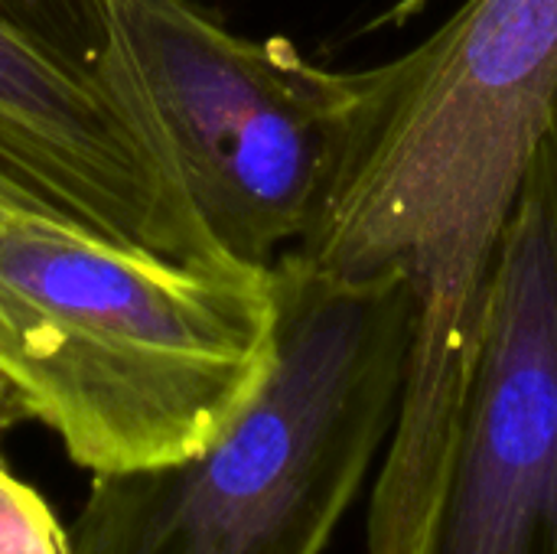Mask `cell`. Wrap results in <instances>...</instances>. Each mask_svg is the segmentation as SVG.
Wrapping results in <instances>:
<instances>
[{"label":"cell","mask_w":557,"mask_h":554,"mask_svg":"<svg viewBox=\"0 0 557 554\" xmlns=\"http://www.w3.org/2000/svg\"><path fill=\"white\" fill-rule=\"evenodd\" d=\"M557 131V0H467L405 56L356 72L326 193L287 251L401 278L414 304L405 392L366 542L398 545L450 441L503 229Z\"/></svg>","instance_id":"obj_1"},{"label":"cell","mask_w":557,"mask_h":554,"mask_svg":"<svg viewBox=\"0 0 557 554\" xmlns=\"http://www.w3.org/2000/svg\"><path fill=\"white\" fill-rule=\"evenodd\" d=\"M274 346V268L166 258L36 212L0 222V382L91 473L209 447Z\"/></svg>","instance_id":"obj_2"},{"label":"cell","mask_w":557,"mask_h":554,"mask_svg":"<svg viewBox=\"0 0 557 554\" xmlns=\"http://www.w3.org/2000/svg\"><path fill=\"white\" fill-rule=\"evenodd\" d=\"M277 346L255 398L199 454L95 473L72 554H323L385 451L411 356L401 278L274 264Z\"/></svg>","instance_id":"obj_3"},{"label":"cell","mask_w":557,"mask_h":554,"mask_svg":"<svg viewBox=\"0 0 557 554\" xmlns=\"http://www.w3.org/2000/svg\"><path fill=\"white\" fill-rule=\"evenodd\" d=\"M150 118L212 245L271 268L307 232L343 150L356 72L251 39L196 0H108Z\"/></svg>","instance_id":"obj_4"},{"label":"cell","mask_w":557,"mask_h":554,"mask_svg":"<svg viewBox=\"0 0 557 554\" xmlns=\"http://www.w3.org/2000/svg\"><path fill=\"white\" fill-rule=\"evenodd\" d=\"M0 176L104 242L225 258L183 193L108 0H0Z\"/></svg>","instance_id":"obj_5"},{"label":"cell","mask_w":557,"mask_h":554,"mask_svg":"<svg viewBox=\"0 0 557 554\" xmlns=\"http://www.w3.org/2000/svg\"><path fill=\"white\" fill-rule=\"evenodd\" d=\"M401 554H557V131L503 229L457 421Z\"/></svg>","instance_id":"obj_6"},{"label":"cell","mask_w":557,"mask_h":554,"mask_svg":"<svg viewBox=\"0 0 557 554\" xmlns=\"http://www.w3.org/2000/svg\"><path fill=\"white\" fill-rule=\"evenodd\" d=\"M7 428L0 424V434ZM0 554H72L69 529L0 457Z\"/></svg>","instance_id":"obj_7"},{"label":"cell","mask_w":557,"mask_h":554,"mask_svg":"<svg viewBox=\"0 0 557 554\" xmlns=\"http://www.w3.org/2000/svg\"><path fill=\"white\" fill-rule=\"evenodd\" d=\"M13 212H36V216H49V219L62 222V219L52 216L46 206H39L36 199H29L26 193H20L16 186H10V183L0 176V222H3L7 216H13ZM62 225H69V222H62Z\"/></svg>","instance_id":"obj_8"},{"label":"cell","mask_w":557,"mask_h":554,"mask_svg":"<svg viewBox=\"0 0 557 554\" xmlns=\"http://www.w3.org/2000/svg\"><path fill=\"white\" fill-rule=\"evenodd\" d=\"M23 415H20V408H16V402H13V395L7 392V385L0 382V424L3 428H10L13 421H20Z\"/></svg>","instance_id":"obj_9"}]
</instances>
